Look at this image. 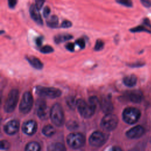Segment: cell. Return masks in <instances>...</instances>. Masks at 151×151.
I'll use <instances>...</instances> for the list:
<instances>
[{
  "mask_svg": "<svg viewBox=\"0 0 151 151\" xmlns=\"http://www.w3.org/2000/svg\"><path fill=\"white\" fill-rule=\"evenodd\" d=\"M66 103L68 106L71 109H74L76 107L77 100H76V99L73 96H69L67 97L66 99Z\"/></svg>",
  "mask_w": 151,
  "mask_h": 151,
  "instance_id": "cb8c5ba5",
  "label": "cell"
},
{
  "mask_svg": "<svg viewBox=\"0 0 151 151\" xmlns=\"http://www.w3.org/2000/svg\"><path fill=\"white\" fill-rule=\"evenodd\" d=\"M119 119L116 115L112 113L106 114L101 119L100 126L106 131H111L116 129L118 124Z\"/></svg>",
  "mask_w": 151,
  "mask_h": 151,
  "instance_id": "52a82bcc",
  "label": "cell"
},
{
  "mask_svg": "<svg viewBox=\"0 0 151 151\" xmlns=\"http://www.w3.org/2000/svg\"><path fill=\"white\" fill-rule=\"evenodd\" d=\"M111 151H122V149L120 147L118 146H114L113 147V148L111 149Z\"/></svg>",
  "mask_w": 151,
  "mask_h": 151,
  "instance_id": "60d3db41",
  "label": "cell"
},
{
  "mask_svg": "<svg viewBox=\"0 0 151 151\" xmlns=\"http://www.w3.org/2000/svg\"><path fill=\"white\" fill-rule=\"evenodd\" d=\"M35 92L40 97L50 99L58 97L61 94V91L58 88L43 86H37L35 88Z\"/></svg>",
  "mask_w": 151,
  "mask_h": 151,
  "instance_id": "5b68a950",
  "label": "cell"
},
{
  "mask_svg": "<svg viewBox=\"0 0 151 151\" xmlns=\"http://www.w3.org/2000/svg\"><path fill=\"white\" fill-rule=\"evenodd\" d=\"M19 128V123L16 120H12L7 122L4 127V132L8 135H13L17 133Z\"/></svg>",
  "mask_w": 151,
  "mask_h": 151,
  "instance_id": "7c38bea8",
  "label": "cell"
},
{
  "mask_svg": "<svg viewBox=\"0 0 151 151\" xmlns=\"http://www.w3.org/2000/svg\"><path fill=\"white\" fill-rule=\"evenodd\" d=\"M130 31L132 32H138L145 31V32H149V33L151 34V30H149V29H147L146 28H145L143 25H139V26L136 27L134 28H133L130 29Z\"/></svg>",
  "mask_w": 151,
  "mask_h": 151,
  "instance_id": "d4e9b609",
  "label": "cell"
},
{
  "mask_svg": "<svg viewBox=\"0 0 151 151\" xmlns=\"http://www.w3.org/2000/svg\"><path fill=\"white\" fill-rule=\"evenodd\" d=\"M40 51L41 53L43 54H48V53H51L52 52L54 51V49L53 48L50 46V45H44L43 47H42L40 49Z\"/></svg>",
  "mask_w": 151,
  "mask_h": 151,
  "instance_id": "4316f807",
  "label": "cell"
},
{
  "mask_svg": "<svg viewBox=\"0 0 151 151\" xmlns=\"http://www.w3.org/2000/svg\"><path fill=\"white\" fill-rule=\"evenodd\" d=\"M76 44L81 49H83L85 48L86 46V42L83 38H78L76 40Z\"/></svg>",
  "mask_w": 151,
  "mask_h": 151,
  "instance_id": "f546056e",
  "label": "cell"
},
{
  "mask_svg": "<svg viewBox=\"0 0 151 151\" xmlns=\"http://www.w3.org/2000/svg\"><path fill=\"white\" fill-rule=\"evenodd\" d=\"M77 126H78V124H77V123L75 121L70 120L67 123V127L70 130L75 129H76L77 127Z\"/></svg>",
  "mask_w": 151,
  "mask_h": 151,
  "instance_id": "f1b7e54d",
  "label": "cell"
},
{
  "mask_svg": "<svg viewBox=\"0 0 151 151\" xmlns=\"http://www.w3.org/2000/svg\"><path fill=\"white\" fill-rule=\"evenodd\" d=\"M50 13V8L48 6H46L43 8L42 15L44 18H47Z\"/></svg>",
  "mask_w": 151,
  "mask_h": 151,
  "instance_id": "d6a6232c",
  "label": "cell"
},
{
  "mask_svg": "<svg viewBox=\"0 0 151 151\" xmlns=\"http://www.w3.org/2000/svg\"><path fill=\"white\" fill-rule=\"evenodd\" d=\"M29 14L31 18L38 24L42 25L43 22L39 10L37 9L35 4H32L29 8Z\"/></svg>",
  "mask_w": 151,
  "mask_h": 151,
  "instance_id": "9a60e30c",
  "label": "cell"
},
{
  "mask_svg": "<svg viewBox=\"0 0 151 151\" xmlns=\"http://www.w3.org/2000/svg\"><path fill=\"white\" fill-rule=\"evenodd\" d=\"M117 2L126 7H132L133 5L132 2L129 0H119V1H117Z\"/></svg>",
  "mask_w": 151,
  "mask_h": 151,
  "instance_id": "83f0119b",
  "label": "cell"
},
{
  "mask_svg": "<svg viewBox=\"0 0 151 151\" xmlns=\"http://www.w3.org/2000/svg\"><path fill=\"white\" fill-rule=\"evenodd\" d=\"M46 23H47V25L49 27L52 28H55L58 27V18L57 16L53 15L47 19Z\"/></svg>",
  "mask_w": 151,
  "mask_h": 151,
  "instance_id": "44dd1931",
  "label": "cell"
},
{
  "mask_svg": "<svg viewBox=\"0 0 151 151\" xmlns=\"http://www.w3.org/2000/svg\"><path fill=\"white\" fill-rule=\"evenodd\" d=\"M100 107L103 112L106 113V114L111 113L114 109L113 104L111 100V99L109 96L104 97L101 100Z\"/></svg>",
  "mask_w": 151,
  "mask_h": 151,
  "instance_id": "5bb4252c",
  "label": "cell"
},
{
  "mask_svg": "<svg viewBox=\"0 0 151 151\" xmlns=\"http://www.w3.org/2000/svg\"><path fill=\"white\" fill-rule=\"evenodd\" d=\"M143 22L145 25H146L147 27H149V28H151V24H150V21L148 19H145L144 21H143Z\"/></svg>",
  "mask_w": 151,
  "mask_h": 151,
  "instance_id": "ab89813d",
  "label": "cell"
},
{
  "mask_svg": "<svg viewBox=\"0 0 151 151\" xmlns=\"http://www.w3.org/2000/svg\"><path fill=\"white\" fill-rule=\"evenodd\" d=\"M73 38V35L70 34H60L54 37V41L56 44H60Z\"/></svg>",
  "mask_w": 151,
  "mask_h": 151,
  "instance_id": "d6986e66",
  "label": "cell"
},
{
  "mask_svg": "<svg viewBox=\"0 0 151 151\" xmlns=\"http://www.w3.org/2000/svg\"><path fill=\"white\" fill-rule=\"evenodd\" d=\"M105 136L99 131L94 132L89 137V143L94 147H100L105 142Z\"/></svg>",
  "mask_w": 151,
  "mask_h": 151,
  "instance_id": "30bf717a",
  "label": "cell"
},
{
  "mask_svg": "<svg viewBox=\"0 0 151 151\" xmlns=\"http://www.w3.org/2000/svg\"><path fill=\"white\" fill-rule=\"evenodd\" d=\"M137 80V77L134 74H130L123 78V83L126 86L132 87L136 85Z\"/></svg>",
  "mask_w": 151,
  "mask_h": 151,
  "instance_id": "ac0fdd59",
  "label": "cell"
},
{
  "mask_svg": "<svg viewBox=\"0 0 151 151\" xmlns=\"http://www.w3.org/2000/svg\"><path fill=\"white\" fill-rule=\"evenodd\" d=\"M65 48L69 51L73 52L74 51V44L73 42H68L65 45Z\"/></svg>",
  "mask_w": 151,
  "mask_h": 151,
  "instance_id": "836d02e7",
  "label": "cell"
},
{
  "mask_svg": "<svg viewBox=\"0 0 151 151\" xmlns=\"http://www.w3.org/2000/svg\"><path fill=\"white\" fill-rule=\"evenodd\" d=\"M144 64H145L142 62H136V63H134L133 64H128V65L131 67H142Z\"/></svg>",
  "mask_w": 151,
  "mask_h": 151,
  "instance_id": "74e56055",
  "label": "cell"
},
{
  "mask_svg": "<svg viewBox=\"0 0 151 151\" xmlns=\"http://www.w3.org/2000/svg\"><path fill=\"white\" fill-rule=\"evenodd\" d=\"M43 38L42 37H37L35 39V43L38 47H40L42 45Z\"/></svg>",
  "mask_w": 151,
  "mask_h": 151,
  "instance_id": "d590c367",
  "label": "cell"
},
{
  "mask_svg": "<svg viewBox=\"0 0 151 151\" xmlns=\"http://www.w3.org/2000/svg\"><path fill=\"white\" fill-rule=\"evenodd\" d=\"M143 93L139 90H134L129 93V100L134 103H139L143 99Z\"/></svg>",
  "mask_w": 151,
  "mask_h": 151,
  "instance_id": "2e32d148",
  "label": "cell"
},
{
  "mask_svg": "<svg viewBox=\"0 0 151 151\" xmlns=\"http://www.w3.org/2000/svg\"><path fill=\"white\" fill-rule=\"evenodd\" d=\"M17 1H15V0H9L8 1V6L11 8V9H13L15 7L16 5H17Z\"/></svg>",
  "mask_w": 151,
  "mask_h": 151,
  "instance_id": "8d00e7d4",
  "label": "cell"
},
{
  "mask_svg": "<svg viewBox=\"0 0 151 151\" xmlns=\"http://www.w3.org/2000/svg\"><path fill=\"white\" fill-rule=\"evenodd\" d=\"M37 116L41 120H46L50 116V110H48L46 102L43 99H38L35 104Z\"/></svg>",
  "mask_w": 151,
  "mask_h": 151,
  "instance_id": "9c48e42d",
  "label": "cell"
},
{
  "mask_svg": "<svg viewBox=\"0 0 151 151\" xmlns=\"http://www.w3.org/2000/svg\"><path fill=\"white\" fill-rule=\"evenodd\" d=\"M23 132L27 135L34 134L37 130V124L35 121L29 120L24 123L22 127Z\"/></svg>",
  "mask_w": 151,
  "mask_h": 151,
  "instance_id": "4fadbf2b",
  "label": "cell"
},
{
  "mask_svg": "<svg viewBox=\"0 0 151 151\" xmlns=\"http://www.w3.org/2000/svg\"><path fill=\"white\" fill-rule=\"evenodd\" d=\"M145 132V128L142 126L137 125L127 130L126 133V135L129 139H138L144 134Z\"/></svg>",
  "mask_w": 151,
  "mask_h": 151,
  "instance_id": "8fae6325",
  "label": "cell"
},
{
  "mask_svg": "<svg viewBox=\"0 0 151 151\" xmlns=\"http://www.w3.org/2000/svg\"><path fill=\"white\" fill-rule=\"evenodd\" d=\"M72 26V22L68 20H64L61 24V27L64 28H70Z\"/></svg>",
  "mask_w": 151,
  "mask_h": 151,
  "instance_id": "1f68e13d",
  "label": "cell"
},
{
  "mask_svg": "<svg viewBox=\"0 0 151 151\" xmlns=\"http://www.w3.org/2000/svg\"><path fill=\"white\" fill-rule=\"evenodd\" d=\"M42 133L45 136L50 137L52 136L55 133V129L50 124H47L44 126V127L42 128Z\"/></svg>",
  "mask_w": 151,
  "mask_h": 151,
  "instance_id": "7402d4cb",
  "label": "cell"
},
{
  "mask_svg": "<svg viewBox=\"0 0 151 151\" xmlns=\"http://www.w3.org/2000/svg\"><path fill=\"white\" fill-rule=\"evenodd\" d=\"M51 120L52 123L56 126L60 127L64 123V114L61 106L56 103L53 104L50 110Z\"/></svg>",
  "mask_w": 151,
  "mask_h": 151,
  "instance_id": "7a4b0ae2",
  "label": "cell"
},
{
  "mask_svg": "<svg viewBox=\"0 0 151 151\" xmlns=\"http://www.w3.org/2000/svg\"><path fill=\"white\" fill-rule=\"evenodd\" d=\"M140 2L144 6H145L146 8L151 7V1H148V0H142Z\"/></svg>",
  "mask_w": 151,
  "mask_h": 151,
  "instance_id": "f35d334b",
  "label": "cell"
},
{
  "mask_svg": "<svg viewBox=\"0 0 151 151\" xmlns=\"http://www.w3.org/2000/svg\"><path fill=\"white\" fill-rule=\"evenodd\" d=\"M44 2H45V1H35V5L38 10L40 11L42 8Z\"/></svg>",
  "mask_w": 151,
  "mask_h": 151,
  "instance_id": "e575fe53",
  "label": "cell"
},
{
  "mask_svg": "<svg viewBox=\"0 0 151 151\" xmlns=\"http://www.w3.org/2000/svg\"><path fill=\"white\" fill-rule=\"evenodd\" d=\"M33 105V97L29 91L25 92L21 98L19 105V111L22 114L28 113Z\"/></svg>",
  "mask_w": 151,
  "mask_h": 151,
  "instance_id": "ba28073f",
  "label": "cell"
},
{
  "mask_svg": "<svg viewBox=\"0 0 151 151\" xmlns=\"http://www.w3.org/2000/svg\"><path fill=\"white\" fill-rule=\"evenodd\" d=\"M84 136L80 133H72L67 137V142L70 147L77 149L81 147L85 144Z\"/></svg>",
  "mask_w": 151,
  "mask_h": 151,
  "instance_id": "8992f818",
  "label": "cell"
},
{
  "mask_svg": "<svg viewBox=\"0 0 151 151\" xmlns=\"http://www.w3.org/2000/svg\"><path fill=\"white\" fill-rule=\"evenodd\" d=\"M104 45V43L101 40H100V39L97 40L96 41V44H95V45H94V50L96 51H100L103 48Z\"/></svg>",
  "mask_w": 151,
  "mask_h": 151,
  "instance_id": "484cf974",
  "label": "cell"
},
{
  "mask_svg": "<svg viewBox=\"0 0 151 151\" xmlns=\"http://www.w3.org/2000/svg\"><path fill=\"white\" fill-rule=\"evenodd\" d=\"M141 116L140 111L134 107H128L124 109L122 113L123 121L129 124L136 123Z\"/></svg>",
  "mask_w": 151,
  "mask_h": 151,
  "instance_id": "3957f363",
  "label": "cell"
},
{
  "mask_svg": "<svg viewBox=\"0 0 151 151\" xmlns=\"http://www.w3.org/2000/svg\"><path fill=\"white\" fill-rule=\"evenodd\" d=\"M76 107L80 114L84 118L88 119L93 116L97 105L90 102L87 103L83 99H77Z\"/></svg>",
  "mask_w": 151,
  "mask_h": 151,
  "instance_id": "6da1fadb",
  "label": "cell"
},
{
  "mask_svg": "<svg viewBox=\"0 0 151 151\" xmlns=\"http://www.w3.org/2000/svg\"><path fill=\"white\" fill-rule=\"evenodd\" d=\"M10 146L9 143L7 140H1V150H8Z\"/></svg>",
  "mask_w": 151,
  "mask_h": 151,
  "instance_id": "4dcf8cb0",
  "label": "cell"
},
{
  "mask_svg": "<svg viewBox=\"0 0 151 151\" xmlns=\"http://www.w3.org/2000/svg\"><path fill=\"white\" fill-rule=\"evenodd\" d=\"M19 99V91L17 89H12L8 94L5 101L4 109L6 113L12 112L18 103Z\"/></svg>",
  "mask_w": 151,
  "mask_h": 151,
  "instance_id": "277c9868",
  "label": "cell"
},
{
  "mask_svg": "<svg viewBox=\"0 0 151 151\" xmlns=\"http://www.w3.org/2000/svg\"><path fill=\"white\" fill-rule=\"evenodd\" d=\"M26 59L29 64L37 70H41L43 67V64L40 60L34 56H27Z\"/></svg>",
  "mask_w": 151,
  "mask_h": 151,
  "instance_id": "e0dca14e",
  "label": "cell"
},
{
  "mask_svg": "<svg viewBox=\"0 0 151 151\" xmlns=\"http://www.w3.org/2000/svg\"><path fill=\"white\" fill-rule=\"evenodd\" d=\"M47 151H66L65 146L61 143H54L49 145Z\"/></svg>",
  "mask_w": 151,
  "mask_h": 151,
  "instance_id": "ffe728a7",
  "label": "cell"
},
{
  "mask_svg": "<svg viewBox=\"0 0 151 151\" xmlns=\"http://www.w3.org/2000/svg\"><path fill=\"white\" fill-rule=\"evenodd\" d=\"M40 145L36 142L28 143L25 149V151H40Z\"/></svg>",
  "mask_w": 151,
  "mask_h": 151,
  "instance_id": "603a6c76",
  "label": "cell"
},
{
  "mask_svg": "<svg viewBox=\"0 0 151 151\" xmlns=\"http://www.w3.org/2000/svg\"><path fill=\"white\" fill-rule=\"evenodd\" d=\"M150 143H151V137H150Z\"/></svg>",
  "mask_w": 151,
  "mask_h": 151,
  "instance_id": "b9f144b4",
  "label": "cell"
}]
</instances>
